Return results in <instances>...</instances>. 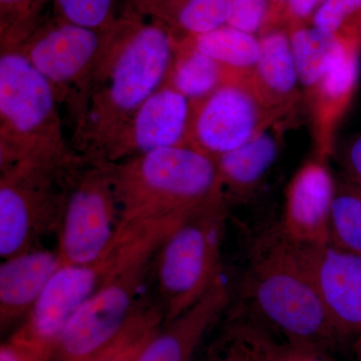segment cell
I'll use <instances>...</instances> for the list:
<instances>
[{
	"label": "cell",
	"instance_id": "cell-1",
	"mask_svg": "<svg viewBox=\"0 0 361 361\" xmlns=\"http://www.w3.org/2000/svg\"><path fill=\"white\" fill-rule=\"evenodd\" d=\"M178 42L161 23L123 7L106 30L75 151L104 161L106 149L152 94L168 82Z\"/></svg>",
	"mask_w": 361,
	"mask_h": 361
},
{
	"label": "cell",
	"instance_id": "cell-2",
	"mask_svg": "<svg viewBox=\"0 0 361 361\" xmlns=\"http://www.w3.org/2000/svg\"><path fill=\"white\" fill-rule=\"evenodd\" d=\"M244 291L283 341L326 353L339 341L299 246L279 225L254 243Z\"/></svg>",
	"mask_w": 361,
	"mask_h": 361
},
{
	"label": "cell",
	"instance_id": "cell-3",
	"mask_svg": "<svg viewBox=\"0 0 361 361\" xmlns=\"http://www.w3.org/2000/svg\"><path fill=\"white\" fill-rule=\"evenodd\" d=\"M118 232L183 217L224 193L212 157L192 145L110 163Z\"/></svg>",
	"mask_w": 361,
	"mask_h": 361
},
{
	"label": "cell",
	"instance_id": "cell-4",
	"mask_svg": "<svg viewBox=\"0 0 361 361\" xmlns=\"http://www.w3.org/2000/svg\"><path fill=\"white\" fill-rule=\"evenodd\" d=\"M183 220L173 218L116 234L115 265L66 325L49 361L90 360L120 334L141 301L159 246Z\"/></svg>",
	"mask_w": 361,
	"mask_h": 361
},
{
	"label": "cell",
	"instance_id": "cell-5",
	"mask_svg": "<svg viewBox=\"0 0 361 361\" xmlns=\"http://www.w3.org/2000/svg\"><path fill=\"white\" fill-rule=\"evenodd\" d=\"M61 109L56 90L23 49H0V170L78 155L66 141Z\"/></svg>",
	"mask_w": 361,
	"mask_h": 361
},
{
	"label": "cell",
	"instance_id": "cell-6",
	"mask_svg": "<svg viewBox=\"0 0 361 361\" xmlns=\"http://www.w3.org/2000/svg\"><path fill=\"white\" fill-rule=\"evenodd\" d=\"M225 229L223 193L190 214L159 246L151 272L164 323L194 305L222 274Z\"/></svg>",
	"mask_w": 361,
	"mask_h": 361
},
{
	"label": "cell",
	"instance_id": "cell-7",
	"mask_svg": "<svg viewBox=\"0 0 361 361\" xmlns=\"http://www.w3.org/2000/svg\"><path fill=\"white\" fill-rule=\"evenodd\" d=\"M82 156L25 160L0 170V256L11 257L58 233L71 179Z\"/></svg>",
	"mask_w": 361,
	"mask_h": 361
},
{
	"label": "cell",
	"instance_id": "cell-8",
	"mask_svg": "<svg viewBox=\"0 0 361 361\" xmlns=\"http://www.w3.org/2000/svg\"><path fill=\"white\" fill-rule=\"evenodd\" d=\"M104 35L106 32L54 16L45 25L40 23L20 47L56 90L61 108L70 118L73 133L84 120Z\"/></svg>",
	"mask_w": 361,
	"mask_h": 361
},
{
	"label": "cell",
	"instance_id": "cell-9",
	"mask_svg": "<svg viewBox=\"0 0 361 361\" xmlns=\"http://www.w3.org/2000/svg\"><path fill=\"white\" fill-rule=\"evenodd\" d=\"M120 220L110 163L82 156L58 232L61 265L87 264L104 256L116 238Z\"/></svg>",
	"mask_w": 361,
	"mask_h": 361
},
{
	"label": "cell",
	"instance_id": "cell-10",
	"mask_svg": "<svg viewBox=\"0 0 361 361\" xmlns=\"http://www.w3.org/2000/svg\"><path fill=\"white\" fill-rule=\"evenodd\" d=\"M118 256V244L114 241L106 253L94 262L59 266L11 338L49 361L66 325L97 290Z\"/></svg>",
	"mask_w": 361,
	"mask_h": 361
},
{
	"label": "cell",
	"instance_id": "cell-11",
	"mask_svg": "<svg viewBox=\"0 0 361 361\" xmlns=\"http://www.w3.org/2000/svg\"><path fill=\"white\" fill-rule=\"evenodd\" d=\"M190 99L166 84L145 102L106 149L104 161L118 163L157 149L191 145Z\"/></svg>",
	"mask_w": 361,
	"mask_h": 361
},
{
	"label": "cell",
	"instance_id": "cell-12",
	"mask_svg": "<svg viewBox=\"0 0 361 361\" xmlns=\"http://www.w3.org/2000/svg\"><path fill=\"white\" fill-rule=\"evenodd\" d=\"M339 341L361 334V254L332 244L299 245Z\"/></svg>",
	"mask_w": 361,
	"mask_h": 361
},
{
	"label": "cell",
	"instance_id": "cell-13",
	"mask_svg": "<svg viewBox=\"0 0 361 361\" xmlns=\"http://www.w3.org/2000/svg\"><path fill=\"white\" fill-rule=\"evenodd\" d=\"M258 125L255 99L238 85H221L199 109L190 144L216 159L248 142Z\"/></svg>",
	"mask_w": 361,
	"mask_h": 361
},
{
	"label": "cell",
	"instance_id": "cell-14",
	"mask_svg": "<svg viewBox=\"0 0 361 361\" xmlns=\"http://www.w3.org/2000/svg\"><path fill=\"white\" fill-rule=\"evenodd\" d=\"M336 183L322 161H310L294 176L280 229L299 245L329 243V220Z\"/></svg>",
	"mask_w": 361,
	"mask_h": 361
},
{
	"label": "cell",
	"instance_id": "cell-15",
	"mask_svg": "<svg viewBox=\"0 0 361 361\" xmlns=\"http://www.w3.org/2000/svg\"><path fill=\"white\" fill-rule=\"evenodd\" d=\"M229 300L230 289L221 274L194 305L161 325L137 361H196L204 339Z\"/></svg>",
	"mask_w": 361,
	"mask_h": 361
},
{
	"label": "cell",
	"instance_id": "cell-16",
	"mask_svg": "<svg viewBox=\"0 0 361 361\" xmlns=\"http://www.w3.org/2000/svg\"><path fill=\"white\" fill-rule=\"evenodd\" d=\"M61 266L58 251L37 245L4 259L0 266V326L25 319Z\"/></svg>",
	"mask_w": 361,
	"mask_h": 361
},
{
	"label": "cell",
	"instance_id": "cell-17",
	"mask_svg": "<svg viewBox=\"0 0 361 361\" xmlns=\"http://www.w3.org/2000/svg\"><path fill=\"white\" fill-rule=\"evenodd\" d=\"M278 154V145L272 135L258 132L245 144L214 159L217 165L222 189L245 191L267 173Z\"/></svg>",
	"mask_w": 361,
	"mask_h": 361
},
{
	"label": "cell",
	"instance_id": "cell-18",
	"mask_svg": "<svg viewBox=\"0 0 361 361\" xmlns=\"http://www.w3.org/2000/svg\"><path fill=\"white\" fill-rule=\"evenodd\" d=\"M290 42L299 82L306 87H316L332 59L346 44L341 35L311 27L296 28Z\"/></svg>",
	"mask_w": 361,
	"mask_h": 361
},
{
	"label": "cell",
	"instance_id": "cell-19",
	"mask_svg": "<svg viewBox=\"0 0 361 361\" xmlns=\"http://www.w3.org/2000/svg\"><path fill=\"white\" fill-rule=\"evenodd\" d=\"M165 322L155 298L142 296L134 314L109 345L85 361H137L142 349Z\"/></svg>",
	"mask_w": 361,
	"mask_h": 361
},
{
	"label": "cell",
	"instance_id": "cell-20",
	"mask_svg": "<svg viewBox=\"0 0 361 361\" xmlns=\"http://www.w3.org/2000/svg\"><path fill=\"white\" fill-rule=\"evenodd\" d=\"M191 44L222 66L249 68L256 66L260 54V39L226 25L217 30L189 37Z\"/></svg>",
	"mask_w": 361,
	"mask_h": 361
},
{
	"label": "cell",
	"instance_id": "cell-21",
	"mask_svg": "<svg viewBox=\"0 0 361 361\" xmlns=\"http://www.w3.org/2000/svg\"><path fill=\"white\" fill-rule=\"evenodd\" d=\"M259 80L272 94H289L299 82L292 51L290 35L283 32H271L260 39L257 65Z\"/></svg>",
	"mask_w": 361,
	"mask_h": 361
},
{
	"label": "cell",
	"instance_id": "cell-22",
	"mask_svg": "<svg viewBox=\"0 0 361 361\" xmlns=\"http://www.w3.org/2000/svg\"><path fill=\"white\" fill-rule=\"evenodd\" d=\"M223 66L190 44L175 61L167 84L190 101L206 99L221 87Z\"/></svg>",
	"mask_w": 361,
	"mask_h": 361
},
{
	"label": "cell",
	"instance_id": "cell-23",
	"mask_svg": "<svg viewBox=\"0 0 361 361\" xmlns=\"http://www.w3.org/2000/svg\"><path fill=\"white\" fill-rule=\"evenodd\" d=\"M329 243L361 254V187L348 178L336 183L330 212Z\"/></svg>",
	"mask_w": 361,
	"mask_h": 361
},
{
	"label": "cell",
	"instance_id": "cell-24",
	"mask_svg": "<svg viewBox=\"0 0 361 361\" xmlns=\"http://www.w3.org/2000/svg\"><path fill=\"white\" fill-rule=\"evenodd\" d=\"M49 0H0V49H20L40 25Z\"/></svg>",
	"mask_w": 361,
	"mask_h": 361
},
{
	"label": "cell",
	"instance_id": "cell-25",
	"mask_svg": "<svg viewBox=\"0 0 361 361\" xmlns=\"http://www.w3.org/2000/svg\"><path fill=\"white\" fill-rule=\"evenodd\" d=\"M54 16L99 32L110 30L122 9L120 0H52Z\"/></svg>",
	"mask_w": 361,
	"mask_h": 361
},
{
	"label": "cell",
	"instance_id": "cell-26",
	"mask_svg": "<svg viewBox=\"0 0 361 361\" xmlns=\"http://www.w3.org/2000/svg\"><path fill=\"white\" fill-rule=\"evenodd\" d=\"M196 361H261L253 323H232Z\"/></svg>",
	"mask_w": 361,
	"mask_h": 361
},
{
	"label": "cell",
	"instance_id": "cell-27",
	"mask_svg": "<svg viewBox=\"0 0 361 361\" xmlns=\"http://www.w3.org/2000/svg\"><path fill=\"white\" fill-rule=\"evenodd\" d=\"M357 66L356 54L348 44H344L332 59L318 85L322 96L330 101H338L348 96L357 78Z\"/></svg>",
	"mask_w": 361,
	"mask_h": 361
},
{
	"label": "cell",
	"instance_id": "cell-28",
	"mask_svg": "<svg viewBox=\"0 0 361 361\" xmlns=\"http://www.w3.org/2000/svg\"><path fill=\"white\" fill-rule=\"evenodd\" d=\"M261 361H336L326 351L277 341L267 329L254 323Z\"/></svg>",
	"mask_w": 361,
	"mask_h": 361
},
{
	"label": "cell",
	"instance_id": "cell-29",
	"mask_svg": "<svg viewBox=\"0 0 361 361\" xmlns=\"http://www.w3.org/2000/svg\"><path fill=\"white\" fill-rule=\"evenodd\" d=\"M361 13V0H325L312 16V25L341 35V30Z\"/></svg>",
	"mask_w": 361,
	"mask_h": 361
},
{
	"label": "cell",
	"instance_id": "cell-30",
	"mask_svg": "<svg viewBox=\"0 0 361 361\" xmlns=\"http://www.w3.org/2000/svg\"><path fill=\"white\" fill-rule=\"evenodd\" d=\"M269 6V0H233L228 25L255 35L264 25Z\"/></svg>",
	"mask_w": 361,
	"mask_h": 361
},
{
	"label": "cell",
	"instance_id": "cell-31",
	"mask_svg": "<svg viewBox=\"0 0 361 361\" xmlns=\"http://www.w3.org/2000/svg\"><path fill=\"white\" fill-rule=\"evenodd\" d=\"M0 361H44L25 344L9 338L1 344Z\"/></svg>",
	"mask_w": 361,
	"mask_h": 361
},
{
	"label": "cell",
	"instance_id": "cell-32",
	"mask_svg": "<svg viewBox=\"0 0 361 361\" xmlns=\"http://www.w3.org/2000/svg\"><path fill=\"white\" fill-rule=\"evenodd\" d=\"M348 178L361 187V135L349 145L344 156Z\"/></svg>",
	"mask_w": 361,
	"mask_h": 361
},
{
	"label": "cell",
	"instance_id": "cell-33",
	"mask_svg": "<svg viewBox=\"0 0 361 361\" xmlns=\"http://www.w3.org/2000/svg\"><path fill=\"white\" fill-rule=\"evenodd\" d=\"M325 0H287L289 13L297 20L313 16Z\"/></svg>",
	"mask_w": 361,
	"mask_h": 361
},
{
	"label": "cell",
	"instance_id": "cell-34",
	"mask_svg": "<svg viewBox=\"0 0 361 361\" xmlns=\"http://www.w3.org/2000/svg\"><path fill=\"white\" fill-rule=\"evenodd\" d=\"M355 353L356 356V360L361 361V334L355 338Z\"/></svg>",
	"mask_w": 361,
	"mask_h": 361
}]
</instances>
